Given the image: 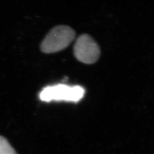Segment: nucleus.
Here are the masks:
<instances>
[{"mask_svg":"<svg viewBox=\"0 0 154 154\" xmlns=\"http://www.w3.org/2000/svg\"><path fill=\"white\" fill-rule=\"evenodd\" d=\"M75 32L66 25H59L52 29L42 41L41 50L46 54L54 53L65 49L73 41Z\"/></svg>","mask_w":154,"mask_h":154,"instance_id":"f257e3e1","label":"nucleus"},{"mask_svg":"<svg viewBox=\"0 0 154 154\" xmlns=\"http://www.w3.org/2000/svg\"><path fill=\"white\" fill-rule=\"evenodd\" d=\"M85 93V89L80 86L58 84L43 88L39 97L42 101L46 102L54 100L75 103L82 99Z\"/></svg>","mask_w":154,"mask_h":154,"instance_id":"f03ea898","label":"nucleus"},{"mask_svg":"<svg viewBox=\"0 0 154 154\" xmlns=\"http://www.w3.org/2000/svg\"><path fill=\"white\" fill-rule=\"evenodd\" d=\"M74 54L77 60L85 63L93 64L98 60L100 50L98 44L88 34H82L75 42Z\"/></svg>","mask_w":154,"mask_h":154,"instance_id":"7ed1b4c3","label":"nucleus"},{"mask_svg":"<svg viewBox=\"0 0 154 154\" xmlns=\"http://www.w3.org/2000/svg\"><path fill=\"white\" fill-rule=\"evenodd\" d=\"M0 154H17L8 140L2 136H0Z\"/></svg>","mask_w":154,"mask_h":154,"instance_id":"20e7f679","label":"nucleus"}]
</instances>
